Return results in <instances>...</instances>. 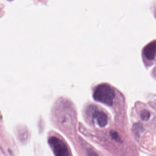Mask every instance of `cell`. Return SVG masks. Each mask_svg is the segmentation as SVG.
<instances>
[{
    "label": "cell",
    "instance_id": "5",
    "mask_svg": "<svg viewBox=\"0 0 156 156\" xmlns=\"http://www.w3.org/2000/svg\"><path fill=\"white\" fill-rule=\"evenodd\" d=\"M140 117L141 119L143 121H147L150 118V114L148 111H147L146 109H143L141 111Z\"/></svg>",
    "mask_w": 156,
    "mask_h": 156
},
{
    "label": "cell",
    "instance_id": "4",
    "mask_svg": "<svg viewBox=\"0 0 156 156\" xmlns=\"http://www.w3.org/2000/svg\"><path fill=\"white\" fill-rule=\"evenodd\" d=\"M145 57L149 61L154 60L156 55V41L147 45L143 50Z\"/></svg>",
    "mask_w": 156,
    "mask_h": 156
},
{
    "label": "cell",
    "instance_id": "1",
    "mask_svg": "<svg viewBox=\"0 0 156 156\" xmlns=\"http://www.w3.org/2000/svg\"><path fill=\"white\" fill-rule=\"evenodd\" d=\"M93 97L96 101L108 106L113 105L115 93L107 84L99 85L95 88Z\"/></svg>",
    "mask_w": 156,
    "mask_h": 156
},
{
    "label": "cell",
    "instance_id": "6",
    "mask_svg": "<svg viewBox=\"0 0 156 156\" xmlns=\"http://www.w3.org/2000/svg\"><path fill=\"white\" fill-rule=\"evenodd\" d=\"M110 134H111L112 138L114 140H115V141L117 142H121L120 138L118 133L117 132H115V131H111L110 132Z\"/></svg>",
    "mask_w": 156,
    "mask_h": 156
},
{
    "label": "cell",
    "instance_id": "7",
    "mask_svg": "<svg viewBox=\"0 0 156 156\" xmlns=\"http://www.w3.org/2000/svg\"><path fill=\"white\" fill-rule=\"evenodd\" d=\"M133 128H134V131L136 132V134H138L139 132H141V130H142V124H136L133 126Z\"/></svg>",
    "mask_w": 156,
    "mask_h": 156
},
{
    "label": "cell",
    "instance_id": "3",
    "mask_svg": "<svg viewBox=\"0 0 156 156\" xmlns=\"http://www.w3.org/2000/svg\"><path fill=\"white\" fill-rule=\"evenodd\" d=\"M93 118L96 120L97 124L101 127L105 126L108 123V117L103 112L95 110L92 115Z\"/></svg>",
    "mask_w": 156,
    "mask_h": 156
},
{
    "label": "cell",
    "instance_id": "2",
    "mask_svg": "<svg viewBox=\"0 0 156 156\" xmlns=\"http://www.w3.org/2000/svg\"><path fill=\"white\" fill-rule=\"evenodd\" d=\"M49 146L55 155L58 156L69 155V151L66 143L57 136H51L48 139Z\"/></svg>",
    "mask_w": 156,
    "mask_h": 156
}]
</instances>
